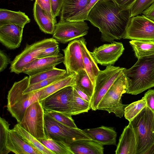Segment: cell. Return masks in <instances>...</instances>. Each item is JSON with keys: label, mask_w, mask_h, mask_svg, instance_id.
Instances as JSON below:
<instances>
[{"label": "cell", "mask_w": 154, "mask_h": 154, "mask_svg": "<svg viewBox=\"0 0 154 154\" xmlns=\"http://www.w3.org/2000/svg\"><path fill=\"white\" fill-rule=\"evenodd\" d=\"M130 8L120 7L114 0H99L87 18L101 32V40L111 42L123 38L130 20Z\"/></svg>", "instance_id": "obj_1"}, {"label": "cell", "mask_w": 154, "mask_h": 154, "mask_svg": "<svg viewBox=\"0 0 154 154\" xmlns=\"http://www.w3.org/2000/svg\"><path fill=\"white\" fill-rule=\"evenodd\" d=\"M124 73L127 94L137 95L154 87V54L138 59L131 67L125 68Z\"/></svg>", "instance_id": "obj_2"}, {"label": "cell", "mask_w": 154, "mask_h": 154, "mask_svg": "<svg viewBox=\"0 0 154 154\" xmlns=\"http://www.w3.org/2000/svg\"><path fill=\"white\" fill-rule=\"evenodd\" d=\"M129 122L135 136L137 154H154V113L146 106Z\"/></svg>", "instance_id": "obj_3"}, {"label": "cell", "mask_w": 154, "mask_h": 154, "mask_svg": "<svg viewBox=\"0 0 154 154\" xmlns=\"http://www.w3.org/2000/svg\"><path fill=\"white\" fill-rule=\"evenodd\" d=\"M29 85V76L15 82L9 91L7 108L18 123L22 120L27 108L32 103L39 101L42 89L28 94H23Z\"/></svg>", "instance_id": "obj_4"}, {"label": "cell", "mask_w": 154, "mask_h": 154, "mask_svg": "<svg viewBox=\"0 0 154 154\" xmlns=\"http://www.w3.org/2000/svg\"><path fill=\"white\" fill-rule=\"evenodd\" d=\"M127 88V81L123 71L103 97L98 106L97 110L113 113L116 116L122 117L125 108L128 105L123 104L121 98L122 94L126 93Z\"/></svg>", "instance_id": "obj_5"}, {"label": "cell", "mask_w": 154, "mask_h": 154, "mask_svg": "<svg viewBox=\"0 0 154 154\" xmlns=\"http://www.w3.org/2000/svg\"><path fill=\"white\" fill-rule=\"evenodd\" d=\"M44 127L47 138L55 140L69 141L92 140L83 130L65 125L45 113Z\"/></svg>", "instance_id": "obj_6"}, {"label": "cell", "mask_w": 154, "mask_h": 154, "mask_svg": "<svg viewBox=\"0 0 154 154\" xmlns=\"http://www.w3.org/2000/svg\"><path fill=\"white\" fill-rule=\"evenodd\" d=\"M45 111L39 101L31 104L26 109L18 123L37 139L47 138L44 127Z\"/></svg>", "instance_id": "obj_7"}, {"label": "cell", "mask_w": 154, "mask_h": 154, "mask_svg": "<svg viewBox=\"0 0 154 154\" xmlns=\"http://www.w3.org/2000/svg\"><path fill=\"white\" fill-rule=\"evenodd\" d=\"M125 69L109 65L104 70L100 71L95 81L94 93L90 101L92 110H97L103 97Z\"/></svg>", "instance_id": "obj_8"}, {"label": "cell", "mask_w": 154, "mask_h": 154, "mask_svg": "<svg viewBox=\"0 0 154 154\" xmlns=\"http://www.w3.org/2000/svg\"><path fill=\"white\" fill-rule=\"evenodd\" d=\"M57 43L58 41L52 38L44 39L31 45L27 44L23 50L11 62V72L18 74L22 73L24 67L38 58L43 50Z\"/></svg>", "instance_id": "obj_9"}, {"label": "cell", "mask_w": 154, "mask_h": 154, "mask_svg": "<svg viewBox=\"0 0 154 154\" xmlns=\"http://www.w3.org/2000/svg\"><path fill=\"white\" fill-rule=\"evenodd\" d=\"M74 90L73 86H67L40 101L44 111H55L72 115L71 107Z\"/></svg>", "instance_id": "obj_10"}, {"label": "cell", "mask_w": 154, "mask_h": 154, "mask_svg": "<svg viewBox=\"0 0 154 154\" xmlns=\"http://www.w3.org/2000/svg\"><path fill=\"white\" fill-rule=\"evenodd\" d=\"M88 29L87 23L84 21H59L56 24L53 38L65 44L86 35Z\"/></svg>", "instance_id": "obj_11"}, {"label": "cell", "mask_w": 154, "mask_h": 154, "mask_svg": "<svg viewBox=\"0 0 154 154\" xmlns=\"http://www.w3.org/2000/svg\"><path fill=\"white\" fill-rule=\"evenodd\" d=\"M123 38L154 41V21L143 15L131 17Z\"/></svg>", "instance_id": "obj_12"}, {"label": "cell", "mask_w": 154, "mask_h": 154, "mask_svg": "<svg viewBox=\"0 0 154 154\" xmlns=\"http://www.w3.org/2000/svg\"><path fill=\"white\" fill-rule=\"evenodd\" d=\"M124 49L122 43L113 41L95 48L90 53L97 64L107 66L114 65Z\"/></svg>", "instance_id": "obj_13"}, {"label": "cell", "mask_w": 154, "mask_h": 154, "mask_svg": "<svg viewBox=\"0 0 154 154\" xmlns=\"http://www.w3.org/2000/svg\"><path fill=\"white\" fill-rule=\"evenodd\" d=\"M63 51L64 54L63 63L68 74H75L85 69L79 38L70 42Z\"/></svg>", "instance_id": "obj_14"}, {"label": "cell", "mask_w": 154, "mask_h": 154, "mask_svg": "<svg viewBox=\"0 0 154 154\" xmlns=\"http://www.w3.org/2000/svg\"><path fill=\"white\" fill-rule=\"evenodd\" d=\"M24 26L9 24L0 26V42L7 48L13 50L20 46Z\"/></svg>", "instance_id": "obj_15"}, {"label": "cell", "mask_w": 154, "mask_h": 154, "mask_svg": "<svg viewBox=\"0 0 154 154\" xmlns=\"http://www.w3.org/2000/svg\"><path fill=\"white\" fill-rule=\"evenodd\" d=\"M63 60L64 55L60 53L53 57L36 58L24 67L22 73L32 75L55 67Z\"/></svg>", "instance_id": "obj_16"}, {"label": "cell", "mask_w": 154, "mask_h": 154, "mask_svg": "<svg viewBox=\"0 0 154 154\" xmlns=\"http://www.w3.org/2000/svg\"><path fill=\"white\" fill-rule=\"evenodd\" d=\"M92 140L104 145H116L117 133L112 127H100L83 130Z\"/></svg>", "instance_id": "obj_17"}, {"label": "cell", "mask_w": 154, "mask_h": 154, "mask_svg": "<svg viewBox=\"0 0 154 154\" xmlns=\"http://www.w3.org/2000/svg\"><path fill=\"white\" fill-rule=\"evenodd\" d=\"M116 154H137V143L134 131L131 124L124 128L115 151Z\"/></svg>", "instance_id": "obj_18"}, {"label": "cell", "mask_w": 154, "mask_h": 154, "mask_svg": "<svg viewBox=\"0 0 154 154\" xmlns=\"http://www.w3.org/2000/svg\"><path fill=\"white\" fill-rule=\"evenodd\" d=\"M6 146L10 152L16 154H41L27 143L13 128L9 132Z\"/></svg>", "instance_id": "obj_19"}, {"label": "cell", "mask_w": 154, "mask_h": 154, "mask_svg": "<svg viewBox=\"0 0 154 154\" xmlns=\"http://www.w3.org/2000/svg\"><path fill=\"white\" fill-rule=\"evenodd\" d=\"M73 154H103V146L92 140H81L66 143Z\"/></svg>", "instance_id": "obj_20"}, {"label": "cell", "mask_w": 154, "mask_h": 154, "mask_svg": "<svg viewBox=\"0 0 154 154\" xmlns=\"http://www.w3.org/2000/svg\"><path fill=\"white\" fill-rule=\"evenodd\" d=\"M91 0H63L60 21H70L90 3Z\"/></svg>", "instance_id": "obj_21"}, {"label": "cell", "mask_w": 154, "mask_h": 154, "mask_svg": "<svg viewBox=\"0 0 154 154\" xmlns=\"http://www.w3.org/2000/svg\"><path fill=\"white\" fill-rule=\"evenodd\" d=\"M79 38L85 69L91 81L94 88L96 78L100 70L90 52L87 48L85 39L83 37Z\"/></svg>", "instance_id": "obj_22"}, {"label": "cell", "mask_w": 154, "mask_h": 154, "mask_svg": "<svg viewBox=\"0 0 154 154\" xmlns=\"http://www.w3.org/2000/svg\"><path fill=\"white\" fill-rule=\"evenodd\" d=\"M33 10L34 20L40 29L45 33L52 35L57 22L51 19L35 2Z\"/></svg>", "instance_id": "obj_23"}, {"label": "cell", "mask_w": 154, "mask_h": 154, "mask_svg": "<svg viewBox=\"0 0 154 154\" xmlns=\"http://www.w3.org/2000/svg\"><path fill=\"white\" fill-rule=\"evenodd\" d=\"M30 22V19L24 12L0 9V26L13 24L24 26Z\"/></svg>", "instance_id": "obj_24"}, {"label": "cell", "mask_w": 154, "mask_h": 154, "mask_svg": "<svg viewBox=\"0 0 154 154\" xmlns=\"http://www.w3.org/2000/svg\"><path fill=\"white\" fill-rule=\"evenodd\" d=\"M75 74L68 75L49 86L42 89V92L39 101L42 100L54 93L65 87L74 86L75 85Z\"/></svg>", "instance_id": "obj_25"}, {"label": "cell", "mask_w": 154, "mask_h": 154, "mask_svg": "<svg viewBox=\"0 0 154 154\" xmlns=\"http://www.w3.org/2000/svg\"><path fill=\"white\" fill-rule=\"evenodd\" d=\"M13 128L27 143L38 150L41 154H54L44 146L37 139L23 129L18 123L15 125Z\"/></svg>", "instance_id": "obj_26"}, {"label": "cell", "mask_w": 154, "mask_h": 154, "mask_svg": "<svg viewBox=\"0 0 154 154\" xmlns=\"http://www.w3.org/2000/svg\"><path fill=\"white\" fill-rule=\"evenodd\" d=\"M129 43L138 59L154 54V41L133 40Z\"/></svg>", "instance_id": "obj_27"}, {"label": "cell", "mask_w": 154, "mask_h": 154, "mask_svg": "<svg viewBox=\"0 0 154 154\" xmlns=\"http://www.w3.org/2000/svg\"><path fill=\"white\" fill-rule=\"evenodd\" d=\"M75 85L91 98L94 93V86L85 69L81 70L75 74Z\"/></svg>", "instance_id": "obj_28"}, {"label": "cell", "mask_w": 154, "mask_h": 154, "mask_svg": "<svg viewBox=\"0 0 154 154\" xmlns=\"http://www.w3.org/2000/svg\"><path fill=\"white\" fill-rule=\"evenodd\" d=\"M38 140L54 154H73L67 143L64 141L48 138Z\"/></svg>", "instance_id": "obj_29"}, {"label": "cell", "mask_w": 154, "mask_h": 154, "mask_svg": "<svg viewBox=\"0 0 154 154\" xmlns=\"http://www.w3.org/2000/svg\"><path fill=\"white\" fill-rule=\"evenodd\" d=\"M67 75L68 74H67L66 70L58 69L55 67L29 76V85L56 76Z\"/></svg>", "instance_id": "obj_30"}, {"label": "cell", "mask_w": 154, "mask_h": 154, "mask_svg": "<svg viewBox=\"0 0 154 154\" xmlns=\"http://www.w3.org/2000/svg\"><path fill=\"white\" fill-rule=\"evenodd\" d=\"M91 108L90 102L82 98L74 89L71 107L72 115L87 112Z\"/></svg>", "instance_id": "obj_31"}, {"label": "cell", "mask_w": 154, "mask_h": 154, "mask_svg": "<svg viewBox=\"0 0 154 154\" xmlns=\"http://www.w3.org/2000/svg\"><path fill=\"white\" fill-rule=\"evenodd\" d=\"M146 106V100L143 97L128 104L125 109L124 115L125 118L129 122L131 121Z\"/></svg>", "instance_id": "obj_32"}, {"label": "cell", "mask_w": 154, "mask_h": 154, "mask_svg": "<svg viewBox=\"0 0 154 154\" xmlns=\"http://www.w3.org/2000/svg\"><path fill=\"white\" fill-rule=\"evenodd\" d=\"M10 124L4 118L0 119V154H8L11 152L7 148L6 144L10 130Z\"/></svg>", "instance_id": "obj_33"}, {"label": "cell", "mask_w": 154, "mask_h": 154, "mask_svg": "<svg viewBox=\"0 0 154 154\" xmlns=\"http://www.w3.org/2000/svg\"><path fill=\"white\" fill-rule=\"evenodd\" d=\"M45 113L53 118L57 121L68 126L77 128L71 115L53 111H45Z\"/></svg>", "instance_id": "obj_34"}, {"label": "cell", "mask_w": 154, "mask_h": 154, "mask_svg": "<svg viewBox=\"0 0 154 154\" xmlns=\"http://www.w3.org/2000/svg\"><path fill=\"white\" fill-rule=\"evenodd\" d=\"M154 2V0H136L130 9L131 17L142 13Z\"/></svg>", "instance_id": "obj_35"}, {"label": "cell", "mask_w": 154, "mask_h": 154, "mask_svg": "<svg viewBox=\"0 0 154 154\" xmlns=\"http://www.w3.org/2000/svg\"><path fill=\"white\" fill-rule=\"evenodd\" d=\"M66 75L56 76L29 85L24 91L23 94H28L42 89Z\"/></svg>", "instance_id": "obj_36"}, {"label": "cell", "mask_w": 154, "mask_h": 154, "mask_svg": "<svg viewBox=\"0 0 154 154\" xmlns=\"http://www.w3.org/2000/svg\"><path fill=\"white\" fill-rule=\"evenodd\" d=\"M99 0H91L90 3L77 15L70 21H81L87 20L90 11L95 4Z\"/></svg>", "instance_id": "obj_37"}, {"label": "cell", "mask_w": 154, "mask_h": 154, "mask_svg": "<svg viewBox=\"0 0 154 154\" xmlns=\"http://www.w3.org/2000/svg\"><path fill=\"white\" fill-rule=\"evenodd\" d=\"M35 2L51 19L57 22L52 11L51 0H35Z\"/></svg>", "instance_id": "obj_38"}, {"label": "cell", "mask_w": 154, "mask_h": 154, "mask_svg": "<svg viewBox=\"0 0 154 154\" xmlns=\"http://www.w3.org/2000/svg\"><path fill=\"white\" fill-rule=\"evenodd\" d=\"M60 53L59 43H57L43 50L38 58L53 57L57 55Z\"/></svg>", "instance_id": "obj_39"}, {"label": "cell", "mask_w": 154, "mask_h": 154, "mask_svg": "<svg viewBox=\"0 0 154 154\" xmlns=\"http://www.w3.org/2000/svg\"><path fill=\"white\" fill-rule=\"evenodd\" d=\"M143 97L146 100V106L154 113V90L148 91Z\"/></svg>", "instance_id": "obj_40"}, {"label": "cell", "mask_w": 154, "mask_h": 154, "mask_svg": "<svg viewBox=\"0 0 154 154\" xmlns=\"http://www.w3.org/2000/svg\"><path fill=\"white\" fill-rule=\"evenodd\" d=\"M52 10L55 17L60 15L63 0H51Z\"/></svg>", "instance_id": "obj_41"}, {"label": "cell", "mask_w": 154, "mask_h": 154, "mask_svg": "<svg viewBox=\"0 0 154 154\" xmlns=\"http://www.w3.org/2000/svg\"><path fill=\"white\" fill-rule=\"evenodd\" d=\"M11 62L10 59L3 51H0V71H3L7 67Z\"/></svg>", "instance_id": "obj_42"}, {"label": "cell", "mask_w": 154, "mask_h": 154, "mask_svg": "<svg viewBox=\"0 0 154 154\" xmlns=\"http://www.w3.org/2000/svg\"><path fill=\"white\" fill-rule=\"evenodd\" d=\"M143 15L147 18L154 21V2L142 13Z\"/></svg>", "instance_id": "obj_43"}, {"label": "cell", "mask_w": 154, "mask_h": 154, "mask_svg": "<svg viewBox=\"0 0 154 154\" xmlns=\"http://www.w3.org/2000/svg\"><path fill=\"white\" fill-rule=\"evenodd\" d=\"M116 3L123 8H130L136 0H114Z\"/></svg>", "instance_id": "obj_44"}, {"label": "cell", "mask_w": 154, "mask_h": 154, "mask_svg": "<svg viewBox=\"0 0 154 154\" xmlns=\"http://www.w3.org/2000/svg\"><path fill=\"white\" fill-rule=\"evenodd\" d=\"M73 87L79 95L82 98L86 101L90 102L91 98L76 85H75Z\"/></svg>", "instance_id": "obj_45"}, {"label": "cell", "mask_w": 154, "mask_h": 154, "mask_svg": "<svg viewBox=\"0 0 154 154\" xmlns=\"http://www.w3.org/2000/svg\"><path fill=\"white\" fill-rule=\"evenodd\" d=\"M31 0V1H33V0Z\"/></svg>", "instance_id": "obj_46"}]
</instances>
